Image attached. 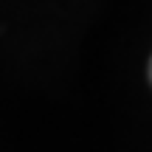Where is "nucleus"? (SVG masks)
<instances>
[{
  "label": "nucleus",
  "instance_id": "nucleus-1",
  "mask_svg": "<svg viewBox=\"0 0 152 152\" xmlns=\"http://www.w3.org/2000/svg\"><path fill=\"white\" fill-rule=\"evenodd\" d=\"M149 79H152V62H149Z\"/></svg>",
  "mask_w": 152,
  "mask_h": 152
}]
</instances>
